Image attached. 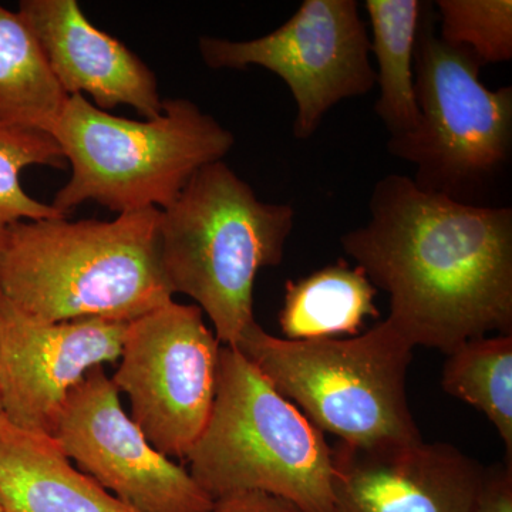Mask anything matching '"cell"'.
<instances>
[{
  "label": "cell",
  "mask_w": 512,
  "mask_h": 512,
  "mask_svg": "<svg viewBox=\"0 0 512 512\" xmlns=\"http://www.w3.org/2000/svg\"><path fill=\"white\" fill-rule=\"evenodd\" d=\"M369 211L340 244L389 293L386 320L413 348L448 355L490 332L512 335V208L463 204L389 174Z\"/></svg>",
  "instance_id": "6da1fadb"
},
{
  "label": "cell",
  "mask_w": 512,
  "mask_h": 512,
  "mask_svg": "<svg viewBox=\"0 0 512 512\" xmlns=\"http://www.w3.org/2000/svg\"><path fill=\"white\" fill-rule=\"evenodd\" d=\"M158 208L113 221H20L0 241V293L47 323H130L173 301L160 255Z\"/></svg>",
  "instance_id": "7a4b0ae2"
},
{
  "label": "cell",
  "mask_w": 512,
  "mask_h": 512,
  "mask_svg": "<svg viewBox=\"0 0 512 512\" xmlns=\"http://www.w3.org/2000/svg\"><path fill=\"white\" fill-rule=\"evenodd\" d=\"M293 225L292 205L262 202L224 161L198 170L177 200L160 211L168 285L197 302L224 346L235 348L256 322V276L262 268L281 265Z\"/></svg>",
  "instance_id": "3957f363"
},
{
  "label": "cell",
  "mask_w": 512,
  "mask_h": 512,
  "mask_svg": "<svg viewBox=\"0 0 512 512\" xmlns=\"http://www.w3.org/2000/svg\"><path fill=\"white\" fill-rule=\"evenodd\" d=\"M52 134L72 168L52 204L66 217L87 201L119 215L165 210L192 175L235 146L232 131L188 99H164L160 116L138 121L74 94Z\"/></svg>",
  "instance_id": "277c9868"
},
{
  "label": "cell",
  "mask_w": 512,
  "mask_h": 512,
  "mask_svg": "<svg viewBox=\"0 0 512 512\" xmlns=\"http://www.w3.org/2000/svg\"><path fill=\"white\" fill-rule=\"evenodd\" d=\"M185 460L214 501L259 491L333 512L332 447L237 348L221 346L211 416Z\"/></svg>",
  "instance_id": "5b68a950"
},
{
  "label": "cell",
  "mask_w": 512,
  "mask_h": 512,
  "mask_svg": "<svg viewBox=\"0 0 512 512\" xmlns=\"http://www.w3.org/2000/svg\"><path fill=\"white\" fill-rule=\"evenodd\" d=\"M320 431L350 444L413 443V346L387 322L349 339L288 340L252 323L235 346Z\"/></svg>",
  "instance_id": "8992f818"
},
{
  "label": "cell",
  "mask_w": 512,
  "mask_h": 512,
  "mask_svg": "<svg viewBox=\"0 0 512 512\" xmlns=\"http://www.w3.org/2000/svg\"><path fill=\"white\" fill-rule=\"evenodd\" d=\"M433 3L423 2L416 50L414 92L420 121L410 133L390 137V156L414 165L423 191L473 204L507 164L512 150V87L490 90L483 63L447 45L436 29Z\"/></svg>",
  "instance_id": "52a82bcc"
},
{
  "label": "cell",
  "mask_w": 512,
  "mask_h": 512,
  "mask_svg": "<svg viewBox=\"0 0 512 512\" xmlns=\"http://www.w3.org/2000/svg\"><path fill=\"white\" fill-rule=\"evenodd\" d=\"M221 343L197 305L165 303L127 323L114 387L158 453L185 460L210 419Z\"/></svg>",
  "instance_id": "ba28073f"
},
{
  "label": "cell",
  "mask_w": 512,
  "mask_h": 512,
  "mask_svg": "<svg viewBox=\"0 0 512 512\" xmlns=\"http://www.w3.org/2000/svg\"><path fill=\"white\" fill-rule=\"evenodd\" d=\"M367 23L356 0H305L266 36L228 40L204 36L198 50L210 69L261 66L284 80L296 103L293 136L308 140L332 107L376 86Z\"/></svg>",
  "instance_id": "9c48e42d"
},
{
  "label": "cell",
  "mask_w": 512,
  "mask_h": 512,
  "mask_svg": "<svg viewBox=\"0 0 512 512\" xmlns=\"http://www.w3.org/2000/svg\"><path fill=\"white\" fill-rule=\"evenodd\" d=\"M119 394L103 366L94 367L67 394L49 436L82 473L138 512H210L214 500L148 443Z\"/></svg>",
  "instance_id": "30bf717a"
},
{
  "label": "cell",
  "mask_w": 512,
  "mask_h": 512,
  "mask_svg": "<svg viewBox=\"0 0 512 512\" xmlns=\"http://www.w3.org/2000/svg\"><path fill=\"white\" fill-rule=\"evenodd\" d=\"M127 323H47L0 293V407L20 429L50 434L60 407L89 370L120 359Z\"/></svg>",
  "instance_id": "8fae6325"
},
{
  "label": "cell",
  "mask_w": 512,
  "mask_h": 512,
  "mask_svg": "<svg viewBox=\"0 0 512 512\" xmlns=\"http://www.w3.org/2000/svg\"><path fill=\"white\" fill-rule=\"evenodd\" d=\"M333 512H476L487 468L447 443L332 447Z\"/></svg>",
  "instance_id": "7c38bea8"
},
{
  "label": "cell",
  "mask_w": 512,
  "mask_h": 512,
  "mask_svg": "<svg viewBox=\"0 0 512 512\" xmlns=\"http://www.w3.org/2000/svg\"><path fill=\"white\" fill-rule=\"evenodd\" d=\"M18 13L67 96L89 94L97 109L130 106L144 120L163 111L156 74L123 42L97 29L76 0H22Z\"/></svg>",
  "instance_id": "4fadbf2b"
},
{
  "label": "cell",
  "mask_w": 512,
  "mask_h": 512,
  "mask_svg": "<svg viewBox=\"0 0 512 512\" xmlns=\"http://www.w3.org/2000/svg\"><path fill=\"white\" fill-rule=\"evenodd\" d=\"M3 512H138L70 463L49 434L20 429L0 413Z\"/></svg>",
  "instance_id": "5bb4252c"
},
{
  "label": "cell",
  "mask_w": 512,
  "mask_h": 512,
  "mask_svg": "<svg viewBox=\"0 0 512 512\" xmlns=\"http://www.w3.org/2000/svg\"><path fill=\"white\" fill-rule=\"evenodd\" d=\"M377 288L359 265L340 259L285 285L279 325L288 340L333 339L359 335L366 318H379Z\"/></svg>",
  "instance_id": "9a60e30c"
},
{
  "label": "cell",
  "mask_w": 512,
  "mask_h": 512,
  "mask_svg": "<svg viewBox=\"0 0 512 512\" xmlns=\"http://www.w3.org/2000/svg\"><path fill=\"white\" fill-rule=\"evenodd\" d=\"M372 26L370 52L376 57L379 99L375 113L390 136L410 133L420 121L414 92V50L423 2L420 0H366Z\"/></svg>",
  "instance_id": "2e32d148"
},
{
  "label": "cell",
  "mask_w": 512,
  "mask_h": 512,
  "mask_svg": "<svg viewBox=\"0 0 512 512\" xmlns=\"http://www.w3.org/2000/svg\"><path fill=\"white\" fill-rule=\"evenodd\" d=\"M67 100L25 20L0 5V124L52 134Z\"/></svg>",
  "instance_id": "e0dca14e"
},
{
  "label": "cell",
  "mask_w": 512,
  "mask_h": 512,
  "mask_svg": "<svg viewBox=\"0 0 512 512\" xmlns=\"http://www.w3.org/2000/svg\"><path fill=\"white\" fill-rule=\"evenodd\" d=\"M441 386L487 416L512 464V335L470 339L448 353Z\"/></svg>",
  "instance_id": "ac0fdd59"
},
{
  "label": "cell",
  "mask_w": 512,
  "mask_h": 512,
  "mask_svg": "<svg viewBox=\"0 0 512 512\" xmlns=\"http://www.w3.org/2000/svg\"><path fill=\"white\" fill-rule=\"evenodd\" d=\"M33 165L66 170L62 147L53 134L0 124V241L20 221L53 220L66 215L23 190L20 173Z\"/></svg>",
  "instance_id": "d6986e66"
},
{
  "label": "cell",
  "mask_w": 512,
  "mask_h": 512,
  "mask_svg": "<svg viewBox=\"0 0 512 512\" xmlns=\"http://www.w3.org/2000/svg\"><path fill=\"white\" fill-rule=\"evenodd\" d=\"M439 36L447 45L463 47L485 64L512 59L511 0H439Z\"/></svg>",
  "instance_id": "ffe728a7"
},
{
  "label": "cell",
  "mask_w": 512,
  "mask_h": 512,
  "mask_svg": "<svg viewBox=\"0 0 512 512\" xmlns=\"http://www.w3.org/2000/svg\"><path fill=\"white\" fill-rule=\"evenodd\" d=\"M476 512H512V464L487 468Z\"/></svg>",
  "instance_id": "44dd1931"
},
{
  "label": "cell",
  "mask_w": 512,
  "mask_h": 512,
  "mask_svg": "<svg viewBox=\"0 0 512 512\" xmlns=\"http://www.w3.org/2000/svg\"><path fill=\"white\" fill-rule=\"evenodd\" d=\"M210 512H302L298 507L275 495L245 491L225 495L214 501Z\"/></svg>",
  "instance_id": "7402d4cb"
},
{
  "label": "cell",
  "mask_w": 512,
  "mask_h": 512,
  "mask_svg": "<svg viewBox=\"0 0 512 512\" xmlns=\"http://www.w3.org/2000/svg\"><path fill=\"white\" fill-rule=\"evenodd\" d=\"M0 413H2V407H0Z\"/></svg>",
  "instance_id": "603a6c76"
},
{
  "label": "cell",
  "mask_w": 512,
  "mask_h": 512,
  "mask_svg": "<svg viewBox=\"0 0 512 512\" xmlns=\"http://www.w3.org/2000/svg\"><path fill=\"white\" fill-rule=\"evenodd\" d=\"M0 512H3L2 508H0Z\"/></svg>",
  "instance_id": "cb8c5ba5"
}]
</instances>
